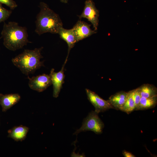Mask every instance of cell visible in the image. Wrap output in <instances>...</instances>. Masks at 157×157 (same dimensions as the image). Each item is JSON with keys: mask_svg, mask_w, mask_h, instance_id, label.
<instances>
[{"mask_svg": "<svg viewBox=\"0 0 157 157\" xmlns=\"http://www.w3.org/2000/svg\"><path fill=\"white\" fill-rule=\"evenodd\" d=\"M40 11L36 17L35 32L39 35L45 33L58 34L63 23L59 15L46 3H40Z\"/></svg>", "mask_w": 157, "mask_h": 157, "instance_id": "1", "label": "cell"}, {"mask_svg": "<svg viewBox=\"0 0 157 157\" xmlns=\"http://www.w3.org/2000/svg\"><path fill=\"white\" fill-rule=\"evenodd\" d=\"M1 35L3 45L10 50L22 49L29 42L26 28L19 26L16 22H4Z\"/></svg>", "mask_w": 157, "mask_h": 157, "instance_id": "2", "label": "cell"}, {"mask_svg": "<svg viewBox=\"0 0 157 157\" xmlns=\"http://www.w3.org/2000/svg\"><path fill=\"white\" fill-rule=\"evenodd\" d=\"M43 48L42 47L33 50L25 49L22 53L13 58L12 63L22 73L28 76L44 66L43 62L40 60L43 57L41 54Z\"/></svg>", "mask_w": 157, "mask_h": 157, "instance_id": "3", "label": "cell"}, {"mask_svg": "<svg viewBox=\"0 0 157 157\" xmlns=\"http://www.w3.org/2000/svg\"><path fill=\"white\" fill-rule=\"evenodd\" d=\"M98 114L95 111L90 112L83 119L81 126L76 130L74 134L77 135L81 132L89 131L97 134L102 133L104 125L99 117Z\"/></svg>", "mask_w": 157, "mask_h": 157, "instance_id": "4", "label": "cell"}, {"mask_svg": "<svg viewBox=\"0 0 157 157\" xmlns=\"http://www.w3.org/2000/svg\"><path fill=\"white\" fill-rule=\"evenodd\" d=\"M79 18L87 19L92 25L94 30L97 31L99 25V11L96 8L92 0H87L81 15H78Z\"/></svg>", "mask_w": 157, "mask_h": 157, "instance_id": "5", "label": "cell"}, {"mask_svg": "<svg viewBox=\"0 0 157 157\" xmlns=\"http://www.w3.org/2000/svg\"><path fill=\"white\" fill-rule=\"evenodd\" d=\"M88 99L94 106L95 111L99 113L110 109H114L108 100H106L94 92L88 89H85Z\"/></svg>", "mask_w": 157, "mask_h": 157, "instance_id": "6", "label": "cell"}, {"mask_svg": "<svg viewBox=\"0 0 157 157\" xmlns=\"http://www.w3.org/2000/svg\"><path fill=\"white\" fill-rule=\"evenodd\" d=\"M28 78L30 88L39 92L43 91L52 84L49 75L45 74L31 78L28 76Z\"/></svg>", "mask_w": 157, "mask_h": 157, "instance_id": "7", "label": "cell"}, {"mask_svg": "<svg viewBox=\"0 0 157 157\" xmlns=\"http://www.w3.org/2000/svg\"><path fill=\"white\" fill-rule=\"evenodd\" d=\"M91 26L81 20L77 22L72 28L77 42L97 33L91 28Z\"/></svg>", "mask_w": 157, "mask_h": 157, "instance_id": "8", "label": "cell"}, {"mask_svg": "<svg viewBox=\"0 0 157 157\" xmlns=\"http://www.w3.org/2000/svg\"><path fill=\"white\" fill-rule=\"evenodd\" d=\"M67 60V59H66L61 69L58 72H55L53 68L50 71L49 75L52 84L53 85V96L55 98H57L58 96L63 84L64 83L65 76L64 74V69Z\"/></svg>", "mask_w": 157, "mask_h": 157, "instance_id": "9", "label": "cell"}, {"mask_svg": "<svg viewBox=\"0 0 157 157\" xmlns=\"http://www.w3.org/2000/svg\"><path fill=\"white\" fill-rule=\"evenodd\" d=\"M21 98L18 94H0V104L2 111H6L17 103Z\"/></svg>", "mask_w": 157, "mask_h": 157, "instance_id": "10", "label": "cell"}, {"mask_svg": "<svg viewBox=\"0 0 157 157\" xmlns=\"http://www.w3.org/2000/svg\"><path fill=\"white\" fill-rule=\"evenodd\" d=\"M58 34L59 35L60 38L65 41L67 44L68 52L66 58L67 59L71 49L77 42L73 29H66L63 27L60 28Z\"/></svg>", "mask_w": 157, "mask_h": 157, "instance_id": "11", "label": "cell"}, {"mask_svg": "<svg viewBox=\"0 0 157 157\" xmlns=\"http://www.w3.org/2000/svg\"><path fill=\"white\" fill-rule=\"evenodd\" d=\"M128 94V92L121 91L111 95L108 100L114 109L120 110L124 104Z\"/></svg>", "mask_w": 157, "mask_h": 157, "instance_id": "12", "label": "cell"}, {"mask_svg": "<svg viewBox=\"0 0 157 157\" xmlns=\"http://www.w3.org/2000/svg\"><path fill=\"white\" fill-rule=\"evenodd\" d=\"M28 130V128L26 126H15L8 131V136L15 141H22L26 138Z\"/></svg>", "mask_w": 157, "mask_h": 157, "instance_id": "13", "label": "cell"}, {"mask_svg": "<svg viewBox=\"0 0 157 157\" xmlns=\"http://www.w3.org/2000/svg\"><path fill=\"white\" fill-rule=\"evenodd\" d=\"M138 88L142 97L147 98L157 96V88L153 85L144 84Z\"/></svg>", "mask_w": 157, "mask_h": 157, "instance_id": "14", "label": "cell"}, {"mask_svg": "<svg viewBox=\"0 0 157 157\" xmlns=\"http://www.w3.org/2000/svg\"><path fill=\"white\" fill-rule=\"evenodd\" d=\"M157 103V96L149 98L141 97L138 110H147L155 107Z\"/></svg>", "mask_w": 157, "mask_h": 157, "instance_id": "15", "label": "cell"}, {"mask_svg": "<svg viewBox=\"0 0 157 157\" xmlns=\"http://www.w3.org/2000/svg\"><path fill=\"white\" fill-rule=\"evenodd\" d=\"M135 110V104L132 97L131 90L128 92L126 101L120 110L129 114Z\"/></svg>", "mask_w": 157, "mask_h": 157, "instance_id": "16", "label": "cell"}, {"mask_svg": "<svg viewBox=\"0 0 157 157\" xmlns=\"http://www.w3.org/2000/svg\"><path fill=\"white\" fill-rule=\"evenodd\" d=\"M132 97L134 102L135 110H138L140 102L141 97L138 88L131 90Z\"/></svg>", "mask_w": 157, "mask_h": 157, "instance_id": "17", "label": "cell"}, {"mask_svg": "<svg viewBox=\"0 0 157 157\" xmlns=\"http://www.w3.org/2000/svg\"><path fill=\"white\" fill-rule=\"evenodd\" d=\"M12 13L11 10L3 8L2 3H0V23L6 20L10 16Z\"/></svg>", "mask_w": 157, "mask_h": 157, "instance_id": "18", "label": "cell"}, {"mask_svg": "<svg viewBox=\"0 0 157 157\" xmlns=\"http://www.w3.org/2000/svg\"><path fill=\"white\" fill-rule=\"evenodd\" d=\"M0 3L5 4L11 9H14L17 6L16 3L13 0H0Z\"/></svg>", "mask_w": 157, "mask_h": 157, "instance_id": "19", "label": "cell"}, {"mask_svg": "<svg viewBox=\"0 0 157 157\" xmlns=\"http://www.w3.org/2000/svg\"><path fill=\"white\" fill-rule=\"evenodd\" d=\"M122 154L125 157H135V156L131 152L125 150L122 151Z\"/></svg>", "mask_w": 157, "mask_h": 157, "instance_id": "20", "label": "cell"}, {"mask_svg": "<svg viewBox=\"0 0 157 157\" xmlns=\"http://www.w3.org/2000/svg\"><path fill=\"white\" fill-rule=\"evenodd\" d=\"M60 1L63 3H67L68 2V0H60Z\"/></svg>", "mask_w": 157, "mask_h": 157, "instance_id": "21", "label": "cell"}, {"mask_svg": "<svg viewBox=\"0 0 157 157\" xmlns=\"http://www.w3.org/2000/svg\"><path fill=\"white\" fill-rule=\"evenodd\" d=\"M1 38H0V39Z\"/></svg>", "mask_w": 157, "mask_h": 157, "instance_id": "22", "label": "cell"}]
</instances>
